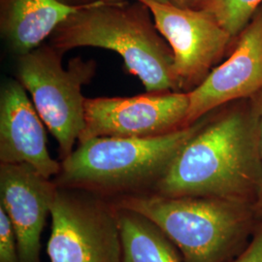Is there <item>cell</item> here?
I'll return each instance as SVG.
<instances>
[{"label": "cell", "instance_id": "14", "mask_svg": "<svg viewBox=\"0 0 262 262\" xmlns=\"http://www.w3.org/2000/svg\"><path fill=\"white\" fill-rule=\"evenodd\" d=\"M262 0H206L204 10L234 37L240 34L256 14Z\"/></svg>", "mask_w": 262, "mask_h": 262}, {"label": "cell", "instance_id": "10", "mask_svg": "<svg viewBox=\"0 0 262 262\" xmlns=\"http://www.w3.org/2000/svg\"><path fill=\"white\" fill-rule=\"evenodd\" d=\"M57 186L28 164L0 163V207L15 231L20 262H42L41 235Z\"/></svg>", "mask_w": 262, "mask_h": 262}, {"label": "cell", "instance_id": "7", "mask_svg": "<svg viewBox=\"0 0 262 262\" xmlns=\"http://www.w3.org/2000/svg\"><path fill=\"white\" fill-rule=\"evenodd\" d=\"M140 2L150 9L159 33L172 50L178 92H191L212 71L232 36L204 10L150 0Z\"/></svg>", "mask_w": 262, "mask_h": 262}, {"label": "cell", "instance_id": "3", "mask_svg": "<svg viewBox=\"0 0 262 262\" xmlns=\"http://www.w3.org/2000/svg\"><path fill=\"white\" fill-rule=\"evenodd\" d=\"M206 121L150 138L96 137L79 142L61 160L57 187L100 197L152 191L183 146Z\"/></svg>", "mask_w": 262, "mask_h": 262}, {"label": "cell", "instance_id": "9", "mask_svg": "<svg viewBox=\"0 0 262 262\" xmlns=\"http://www.w3.org/2000/svg\"><path fill=\"white\" fill-rule=\"evenodd\" d=\"M240 35L231 56L187 93L186 126L224 104L262 91V10L256 12Z\"/></svg>", "mask_w": 262, "mask_h": 262}, {"label": "cell", "instance_id": "18", "mask_svg": "<svg viewBox=\"0 0 262 262\" xmlns=\"http://www.w3.org/2000/svg\"><path fill=\"white\" fill-rule=\"evenodd\" d=\"M258 104L256 106V115H257V121H258V129H259V139H260V148H261L262 154V94L259 96Z\"/></svg>", "mask_w": 262, "mask_h": 262}, {"label": "cell", "instance_id": "8", "mask_svg": "<svg viewBox=\"0 0 262 262\" xmlns=\"http://www.w3.org/2000/svg\"><path fill=\"white\" fill-rule=\"evenodd\" d=\"M188 107V94L184 92L85 98V125L79 142L96 137L165 135L186 127Z\"/></svg>", "mask_w": 262, "mask_h": 262}, {"label": "cell", "instance_id": "15", "mask_svg": "<svg viewBox=\"0 0 262 262\" xmlns=\"http://www.w3.org/2000/svg\"><path fill=\"white\" fill-rule=\"evenodd\" d=\"M0 262H20L15 231L9 217L0 207Z\"/></svg>", "mask_w": 262, "mask_h": 262}, {"label": "cell", "instance_id": "1", "mask_svg": "<svg viewBox=\"0 0 262 262\" xmlns=\"http://www.w3.org/2000/svg\"><path fill=\"white\" fill-rule=\"evenodd\" d=\"M152 191L167 196L214 197L243 204L262 195L256 111H234L206 122L183 146Z\"/></svg>", "mask_w": 262, "mask_h": 262}, {"label": "cell", "instance_id": "16", "mask_svg": "<svg viewBox=\"0 0 262 262\" xmlns=\"http://www.w3.org/2000/svg\"><path fill=\"white\" fill-rule=\"evenodd\" d=\"M235 262H262V230Z\"/></svg>", "mask_w": 262, "mask_h": 262}, {"label": "cell", "instance_id": "6", "mask_svg": "<svg viewBox=\"0 0 262 262\" xmlns=\"http://www.w3.org/2000/svg\"><path fill=\"white\" fill-rule=\"evenodd\" d=\"M50 215L51 262H122L116 211L103 197L57 187Z\"/></svg>", "mask_w": 262, "mask_h": 262}, {"label": "cell", "instance_id": "5", "mask_svg": "<svg viewBox=\"0 0 262 262\" xmlns=\"http://www.w3.org/2000/svg\"><path fill=\"white\" fill-rule=\"evenodd\" d=\"M62 54L50 44L17 57L16 79L30 94L42 121L55 137L60 161L75 149L85 125L84 84L93 80L96 64L81 57L62 66Z\"/></svg>", "mask_w": 262, "mask_h": 262}, {"label": "cell", "instance_id": "13", "mask_svg": "<svg viewBox=\"0 0 262 262\" xmlns=\"http://www.w3.org/2000/svg\"><path fill=\"white\" fill-rule=\"evenodd\" d=\"M114 209L122 239V262H182L168 237L149 219L129 210Z\"/></svg>", "mask_w": 262, "mask_h": 262}, {"label": "cell", "instance_id": "11", "mask_svg": "<svg viewBox=\"0 0 262 262\" xmlns=\"http://www.w3.org/2000/svg\"><path fill=\"white\" fill-rule=\"evenodd\" d=\"M45 123L17 79H9L0 92V163L28 164L45 178H55L61 162L47 148Z\"/></svg>", "mask_w": 262, "mask_h": 262}, {"label": "cell", "instance_id": "17", "mask_svg": "<svg viewBox=\"0 0 262 262\" xmlns=\"http://www.w3.org/2000/svg\"><path fill=\"white\" fill-rule=\"evenodd\" d=\"M205 1L206 0H170L172 4L187 8H199Z\"/></svg>", "mask_w": 262, "mask_h": 262}, {"label": "cell", "instance_id": "4", "mask_svg": "<svg viewBox=\"0 0 262 262\" xmlns=\"http://www.w3.org/2000/svg\"><path fill=\"white\" fill-rule=\"evenodd\" d=\"M113 206L149 219L185 262H223L247 225L245 204L214 197L167 196L154 191L117 197Z\"/></svg>", "mask_w": 262, "mask_h": 262}, {"label": "cell", "instance_id": "2", "mask_svg": "<svg viewBox=\"0 0 262 262\" xmlns=\"http://www.w3.org/2000/svg\"><path fill=\"white\" fill-rule=\"evenodd\" d=\"M50 45L62 55L80 47L114 51L147 93L178 92L172 50L159 33L150 9L140 1L94 0L56 28Z\"/></svg>", "mask_w": 262, "mask_h": 262}, {"label": "cell", "instance_id": "20", "mask_svg": "<svg viewBox=\"0 0 262 262\" xmlns=\"http://www.w3.org/2000/svg\"><path fill=\"white\" fill-rule=\"evenodd\" d=\"M106 2H110V3H119V2H123V1H127V0H105ZM137 1H147V0H137ZM150 1H157L160 3H171L170 0H150Z\"/></svg>", "mask_w": 262, "mask_h": 262}, {"label": "cell", "instance_id": "19", "mask_svg": "<svg viewBox=\"0 0 262 262\" xmlns=\"http://www.w3.org/2000/svg\"><path fill=\"white\" fill-rule=\"evenodd\" d=\"M63 2L68 3V4H72V5H82V4H88L91 3L94 0H62Z\"/></svg>", "mask_w": 262, "mask_h": 262}, {"label": "cell", "instance_id": "12", "mask_svg": "<svg viewBox=\"0 0 262 262\" xmlns=\"http://www.w3.org/2000/svg\"><path fill=\"white\" fill-rule=\"evenodd\" d=\"M85 5L62 0H0L1 36L12 54L23 56L41 46L58 26Z\"/></svg>", "mask_w": 262, "mask_h": 262}]
</instances>
